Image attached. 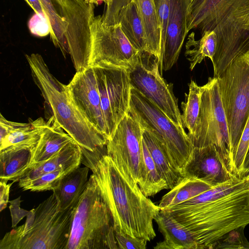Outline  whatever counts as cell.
Segmentation results:
<instances>
[{
    "label": "cell",
    "instance_id": "obj_1",
    "mask_svg": "<svg viewBox=\"0 0 249 249\" xmlns=\"http://www.w3.org/2000/svg\"><path fill=\"white\" fill-rule=\"evenodd\" d=\"M82 163L94 175L109 208L115 232L145 239L156 236L153 222L160 209L146 196L138 185L132 186L107 154L106 146L89 151L81 147Z\"/></svg>",
    "mask_w": 249,
    "mask_h": 249
},
{
    "label": "cell",
    "instance_id": "obj_2",
    "mask_svg": "<svg viewBox=\"0 0 249 249\" xmlns=\"http://www.w3.org/2000/svg\"><path fill=\"white\" fill-rule=\"evenodd\" d=\"M186 30L203 36L214 31L217 37L212 63L219 77L239 55L249 51V0H189Z\"/></svg>",
    "mask_w": 249,
    "mask_h": 249
},
{
    "label": "cell",
    "instance_id": "obj_3",
    "mask_svg": "<svg viewBox=\"0 0 249 249\" xmlns=\"http://www.w3.org/2000/svg\"><path fill=\"white\" fill-rule=\"evenodd\" d=\"M193 233L197 249H213L231 231L249 224V181L241 188L209 201L162 210Z\"/></svg>",
    "mask_w": 249,
    "mask_h": 249
},
{
    "label": "cell",
    "instance_id": "obj_4",
    "mask_svg": "<svg viewBox=\"0 0 249 249\" xmlns=\"http://www.w3.org/2000/svg\"><path fill=\"white\" fill-rule=\"evenodd\" d=\"M25 56L51 116L81 147L92 151L105 147L107 137L79 110L69 96L67 85L52 74L42 56L38 53Z\"/></svg>",
    "mask_w": 249,
    "mask_h": 249
},
{
    "label": "cell",
    "instance_id": "obj_5",
    "mask_svg": "<svg viewBox=\"0 0 249 249\" xmlns=\"http://www.w3.org/2000/svg\"><path fill=\"white\" fill-rule=\"evenodd\" d=\"M73 209L60 211L53 194L29 211L23 224L5 234L0 249H66Z\"/></svg>",
    "mask_w": 249,
    "mask_h": 249
},
{
    "label": "cell",
    "instance_id": "obj_6",
    "mask_svg": "<svg viewBox=\"0 0 249 249\" xmlns=\"http://www.w3.org/2000/svg\"><path fill=\"white\" fill-rule=\"evenodd\" d=\"M113 217L94 175L73 209L66 249H117Z\"/></svg>",
    "mask_w": 249,
    "mask_h": 249
},
{
    "label": "cell",
    "instance_id": "obj_7",
    "mask_svg": "<svg viewBox=\"0 0 249 249\" xmlns=\"http://www.w3.org/2000/svg\"><path fill=\"white\" fill-rule=\"evenodd\" d=\"M129 113L143 129L159 139L171 164L184 175L194 149L184 128L176 125L151 101L132 87Z\"/></svg>",
    "mask_w": 249,
    "mask_h": 249
},
{
    "label": "cell",
    "instance_id": "obj_8",
    "mask_svg": "<svg viewBox=\"0 0 249 249\" xmlns=\"http://www.w3.org/2000/svg\"><path fill=\"white\" fill-rule=\"evenodd\" d=\"M201 88L200 111L195 134L190 138L191 142L194 147L215 146L230 171L236 175L234 158L218 78L209 77L208 82Z\"/></svg>",
    "mask_w": 249,
    "mask_h": 249
},
{
    "label": "cell",
    "instance_id": "obj_9",
    "mask_svg": "<svg viewBox=\"0 0 249 249\" xmlns=\"http://www.w3.org/2000/svg\"><path fill=\"white\" fill-rule=\"evenodd\" d=\"M217 78L235 159L249 114V51L234 59Z\"/></svg>",
    "mask_w": 249,
    "mask_h": 249
},
{
    "label": "cell",
    "instance_id": "obj_10",
    "mask_svg": "<svg viewBox=\"0 0 249 249\" xmlns=\"http://www.w3.org/2000/svg\"><path fill=\"white\" fill-rule=\"evenodd\" d=\"M66 23V38L76 71L89 66L95 18L94 4L84 0H55Z\"/></svg>",
    "mask_w": 249,
    "mask_h": 249
},
{
    "label": "cell",
    "instance_id": "obj_11",
    "mask_svg": "<svg viewBox=\"0 0 249 249\" xmlns=\"http://www.w3.org/2000/svg\"><path fill=\"white\" fill-rule=\"evenodd\" d=\"M129 78L133 88L151 101L176 125L183 127L173 84L162 77L158 58L146 52L141 53L135 68L129 72Z\"/></svg>",
    "mask_w": 249,
    "mask_h": 249
},
{
    "label": "cell",
    "instance_id": "obj_12",
    "mask_svg": "<svg viewBox=\"0 0 249 249\" xmlns=\"http://www.w3.org/2000/svg\"><path fill=\"white\" fill-rule=\"evenodd\" d=\"M92 44L89 66L124 69L129 72L138 62L140 52L130 44L119 23L107 26L102 17H95L91 26Z\"/></svg>",
    "mask_w": 249,
    "mask_h": 249
},
{
    "label": "cell",
    "instance_id": "obj_13",
    "mask_svg": "<svg viewBox=\"0 0 249 249\" xmlns=\"http://www.w3.org/2000/svg\"><path fill=\"white\" fill-rule=\"evenodd\" d=\"M143 129L128 113L106 144L107 154L133 186L138 185L143 164Z\"/></svg>",
    "mask_w": 249,
    "mask_h": 249
},
{
    "label": "cell",
    "instance_id": "obj_14",
    "mask_svg": "<svg viewBox=\"0 0 249 249\" xmlns=\"http://www.w3.org/2000/svg\"><path fill=\"white\" fill-rule=\"evenodd\" d=\"M108 139L129 113L131 85L129 72L115 67L92 66Z\"/></svg>",
    "mask_w": 249,
    "mask_h": 249
},
{
    "label": "cell",
    "instance_id": "obj_15",
    "mask_svg": "<svg viewBox=\"0 0 249 249\" xmlns=\"http://www.w3.org/2000/svg\"><path fill=\"white\" fill-rule=\"evenodd\" d=\"M67 89L79 110L91 124L107 138L93 66H89L81 71H76L67 85Z\"/></svg>",
    "mask_w": 249,
    "mask_h": 249
},
{
    "label": "cell",
    "instance_id": "obj_16",
    "mask_svg": "<svg viewBox=\"0 0 249 249\" xmlns=\"http://www.w3.org/2000/svg\"><path fill=\"white\" fill-rule=\"evenodd\" d=\"M183 174L184 176L196 178L213 186L237 177L230 171L221 153L213 145L194 147Z\"/></svg>",
    "mask_w": 249,
    "mask_h": 249
},
{
    "label": "cell",
    "instance_id": "obj_17",
    "mask_svg": "<svg viewBox=\"0 0 249 249\" xmlns=\"http://www.w3.org/2000/svg\"><path fill=\"white\" fill-rule=\"evenodd\" d=\"M190 3L189 0H170V8L166 34L160 50L159 70L171 69L177 62L185 38L186 19Z\"/></svg>",
    "mask_w": 249,
    "mask_h": 249
},
{
    "label": "cell",
    "instance_id": "obj_18",
    "mask_svg": "<svg viewBox=\"0 0 249 249\" xmlns=\"http://www.w3.org/2000/svg\"><path fill=\"white\" fill-rule=\"evenodd\" d=\"M47 124L40 117L28 123L9 121L0 114V150L11 146L34 147Z\"/></svg>",
    "mask_w": 249,
    "mask_h": 249
},
{
    "label": "cell",
    "instance_id": "obj_19",
    "mask_svg": "<svg viewBox=\"0 0 249 249\" xmlns=\"http://www.w3.org/2000/svg\"><path fill=\"white\" fill-rule=\"evenodd\" d=\"M164 239L157 243L155 249H197L193 233L170 213L160 210L154 218Z\"/></svg>",
    "mask_w": 249,
    "mask_h": 249
},
{
    "label": "cell",
    "instance_id": "obj_20",
    "mask_svg": "<svg viewBox=\"0 0 249 249\" xmlns=\"http://www.w3.org/2000/svg\"><path fill=\"white\" fill-rule=\"evenodd\" d=\"M82 155L81 147L73 140L49 159L32 166L18 183L61 168H76L82 163Z\"/></svg>",
    "mask_w": 249,
    "mask_h": 249
},
{
    "label": "cell",
    "instance_id": "obj_21",
    "mask_svg": "<svg viewBox=\"0 0 249 249\" xmlns=\"http://www.w3.org/2000/svg\"><path fill=\"white\" fill-rule=\"evenodd\" d=\"M89 170L86 166L77 167L65 175L53 189L60 211L75 207L87 186Z\"/></svg>",
    "mask_w": 249,
    "mask_h": 249
},
{
    "label": "cell",
    "instance_id": "obj_22",
    "mask_svg": "<svg viewBox=\"0 0 249 249\" xmlns=\"http://www.w3.org/2000/svg\"><path fill=\"white\" fill-rule=\"evenodd\" d=\"M34 147L11 146L0 150V179L18 182L29 170Z\"/></svg>",
    "mask_w": 249,
    "mask_h": 249
},
{
    "label": "cell",
    "instance_id": "obj_23",
    "mask_svg": "<svg viewBox=\"0 0 249 249\" xmlns=\"http://www.w3.org/2000/svg\"><path fill=\"white\" fill-rule=\"evenodd\" d=\"M73 140L51 116L35 147L30 168L49 159Z\"/></svg>",
    "mask_w": 249,
    "mask_h": 249
},
{
    "label": "cell",
    "instance_id": "obj_24",
    "mask_svg": "<svg viewBox=\"0 0 249 249\" xmlns=\"http://www.w3.org/2000/svg\"><path fill=\"white\" fill-rule=\"evenodd\" d=\"M138 10L146 38V52L158 58L160 54V32L153 0H132Z\"/></svg>",
    "mask_w": 249,
    "mask_h": 249
},
{
    "label": "cell",
    "instance_id": "obj_25",
    "mask_svg": "<svg viewBox=\"0 0 249 249\" xmlns=\"http://www.w3.org/2000/svg\"><path fill=\"white\" fill-rule=\"evenodd\" d=\"M118 23L132 46L140 53L146 51V38L144 27L135 3L132 1L122 8Z\"/></svg>",
    "mask_w": 249,
    "mask_h": 249
},
{
    "label": "cell",
    "instance_id": "obj_26",
    "mask_svg": "<svg viewBox=\"0 0 249 249\" xmlns=\"http://www.w3.org/2000/svg\"><path fill=\"white\" fill-rule=\"evenodd\" d=\"M210 183L190 176L183 179L161 198L158 206L160 210L178 205L212 189Z\"/></svg>",
    "mask_w": 249,
    "mask_h": 249
},
{
    "label": "cell",
    "instance_id": "obj_27",
    "mask_svg": "<svg viewBox=\"0 0 249 249\" xmlns=\"http://www.w3.org/2000/svg\"><path fill=\"white\" fill-rule=\"evenodd\" d=\"M143 139L160 175L167 183L168 189L173 188L183 179L184 175L171 164L161 142L155 136L143 129Z\"/></svg>",
    "mask_w": 249,
    "mask_h": 249
},
{
    "label": "cell",
    "instance_id": "obj_28",
    "mask_svg": "<svg viewBox=\"0 0 249 249\" xmlns=\"http://www.w3.org/2000/svg\"><path fill=\"white\" fill-rule=\"evenodd\" d=\"M195 35L194 32L189 35L185 45V56L190 62L191 71L206 57L213 63L217 45L216 35L214 31L206 32L199 40H196Z\"/></svg>",
    "mask_w": 249,
    "mask_h": 249
},
{
    "label": "cell",
    "instance_id": "obj_29",
    "mask_svg": "<svg viewBox=\"0 0 249 249\" xmlns=\"http://www.w3.org/2000/svg\"><path fill=\"white\" fill-rule=\"evenodd\" d=\"M142 151L143 164L138 185L143 195L149 197L168 189V186L160 175L143 139Z\"/></svg>",
    "mask_w": 249,
    "mask_h": 249
},
{
    "label": "cell",
    "instance_id": "obj_30",
    "mask_svg": "<svg viewBox=\"0 0 249 249\" xmlns=\"http://www.w3.org/2000/svg\"><path fill=\"white\" fill-rule=\"evenodd\" d=\"M189 85V92L185 94V101L181 103V119L184 128L188 131V136L191 138L195 134L199 116L201 88L192 80Z\"/></svg>",
    "mask_w": 249,
    "mask_h": 249
},
{
    "label": "cell",
    "instance_id": "obj_31",
    "mask_svg": "<svg viewBox=\"0 0 249 249\" xmlns=\"http://www.w3.org/2000/svg\"><path fill=\"white\" fill-rule=\"evenodd\" d=\"M73 169H74L61 168L42 175L28 181L18 183V186L24 191L30 190L32 192L53 191L58 184L61 178Z\"/></svg>",
    "mask_w": 249,
    "mask_h": 249
},
{
    "label": "cell",
    "instance_id": "obj_32",
    "mask_svg": "<svg viewBox=\"0 0 249 249\" xmlns=\"http://www.w3.org/2000/svg\"><path fill=\"white\" fill-rule=\"evenodd\" d=\"M51 26V34L59 36L63 34L66 28V23L61 15L56 10L52 0H40Z\"/></svg>",
    "mask_w": 249,
    "mask_h": 249
},
{
    "label": "cell",
    "instance_id": "obj_33",
    "mask_svg": "<svg viewBox=\"0 0 249 249\" xmlns=\"http://www.w3.org/2000/svg\"><path fill=\"white\" fill-rule=\"evenodd\" d=\"M249 148V114L239 142L234 159L235 175L241 178L245 159Z\"/></svg>",
    "mask_w": 249,
    "mask_h": 249
},
{
    "label": "cell",
    "instance_id": "obj_34",
    "mask_svg": "<svg viewBox=\"0 0 249 249\" xmlns=\"http://www.w3.org/2000/svg\"><path fill=\"white\" fill-rule=\"evenodd\" d=\"M132 0H109L107 4L105 14L102 16L104 24L107 26L118 23V15L121 9L130 3Z\"/></svg>",
    "mask_w": 249,
    "mask_h": 249
},
{
    "label": "cell",
    "instance_id": "obj_35",
    "mask_svg": "<svg viewBox=\"0 0 249 249\" xmlns=\"http://www.w3.org/2000/svg\"><path fill=\"white\" fill-rule=\"evenodd\" d=\"M115 235L118 249H145L146 248L148 241L145 239L117 232H115Z\"/></svg>",
    "mask_w": 249,
    "mask_h": 249
},
{
    "label": "cell",
    "instance_id": "obj_36",
    "mask_svg": "<svg viewBox=\"0 0 249 249\" xmlns=\"http://www.w3.org/2000/svg\"><path fill=\"white\" fill-rule=\"evenodd\" d=\"M31 32L39 36H45L50 33L51 26L48 18L35 13L29 21Z\"/></svg>",
    "mask_w": 249,
    "mask_h": 249
},
{
    "label": "cell",
    "instance_id": "obj_37",
    "mask_svg": "<svg viewBox=\"0 0 249 249\" xmlns=\"http://www.w3.org/2000/svg\"><path fill=\"white\" fill-rule=\"evenodd\" d=\"M20 196L16 199L10 201L9 209L12 221V227L15 228L19 222L27 216L29 211L23 210L20 207Z\"/></svg>",
    "mask_w": 249,
    "mask_h": 249
},
{
    "label": "cell",
    "instance_id": "obj_38",
    "mask_svg": "<svg viewBox=\"0 0 249 249\" xmlns=\"http://www.w3.org/2000/svg\"><path fill=\"white\" fill-rule=\"evenodd\" d=\"M13 182L7 183V181H0V211L5 209L9 202L10 189Z\"/></svg>",
    "mask_w": 249,
    "mask_h": 249
},
{
    "label": "cell",
    "instance_id": "obj_39",
    "mask_svg": "<svg viewBox=\"0 0 249 249\" xmlns=\"http://www.w3.org/2000/svg\"><path fill=\"white\" fill-rule=\"evenodd\" d=\"M27 4L34 10L35 13L42 16L46 17L42 3L40 0H24ZM49 20V19H48Z\"/></svg>",
    "mask_w": 249,
    "mask_h": 249
},
{
    "label": "cell",
    "instance_id": "obj_40",
    "mask_svg": "<svg viewBox=\"0 0 249 249\" xmlns=\"http://www.w3.org/2000/svg\"><path fill=\"white\" fill-rule=\"evenodd\" d=\"M249 171V148L245 159L243 164L242 173L241 177L243 178L244 175Z\"/></svg>",
    "mask_w": 249,
    "mask_h": 249
},
{
    "label": "cell",
    "instance_id": "obj_41",
    "mask_svg": "<svg viewBox=\"0 0 249 249\" xmlns=\"http://www.w3.org/2000/svg\"><path fill=\"white\" fill-rule=\"evenodd\" d=\"M84 0L88 3H92L96 4H98L97 0Z\"/></svg>",
    "mask_w": 249,
    "mask_h": 249
},
{
    "label": "cell",
    "instance_id": "obj_42",
    "mask_svg": "<svg viewBox=\"0 0 249 249\" xmlns=\"http://www.w3.org/2000/svg\"><path fill=\"white\" fill-rule=\"evenodd\" d=\"M109 0H97V1L98 2V4L100 2H102V1H104L106 4H107Z\"/></svg>",
    "mask_w": 249,
    "mask_h": 249
},
{
    "label": "cell",
    "instance_id": "obj_43",
    "mask_svg": "<svg viewBox=\"0 0 249 249\" xmlns=\"http://www.w3.org/2000/svg\"><path fill=\"white\" fill-rule=\"evenodd\" d=\"M243 178H245L249 180V171L244 175Z\"/></svg>",
    "mask_w": 249,
    "mask_h": 249
}]
</instances>
